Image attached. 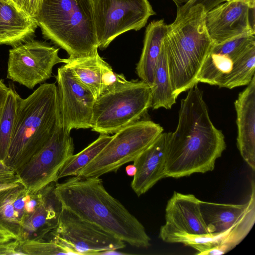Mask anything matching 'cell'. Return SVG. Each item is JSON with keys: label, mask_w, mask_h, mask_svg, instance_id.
<instances>
[{"label": "cell", "mask_w": 255, "mask_h": 255, "mask_svg": "<svg viewBox=\"0 0 255 255\" xmlns=\"http://www.w3.org/2000/svg\"><path fill=\"white\" fill-rule=\"evenodd\" d=\"M255 45L234 61L231 71L220 80L218 86L231 89L248 85L255 76Z\"/></svg>", "instance_id": "24"}, {"label": "cell", "mask_w": 255, "mask_h": 255, "mask_svg": "<svg viewBox=\"0 0 255 255\" xmlns=\"http://www.w3.org/2000/svg\"><path fill=\"white\" fill-rule=\"evenodd\" d=\"M62 207L125 243L147 248L151 239L142 223L105 189L100 177L74 176L56 183Z\"/></svg>", "instance_id": "2"}, {"label": "cell", "mask_w": 255, "mask_h": 255, "mask_svg": "<svg viewBox=\"0 0 255 255\" xmlns=\"http://www.w3.org/2000/svg\"><path fill=\"white\" fill-rule=\"evenodd\" d=\"M20 98L13 85H10L0 117V160H4L7 155Z\"/></svg>", "instance_id": "25"}, {"label": "cell", "mask_w": 255, "mask_h": 255, "mask_svg": "<svg viewBox=\"0 0 255 255\" xmlns=\"http://www.w3.org/2000/svg\"><path fill=\"white\" fill-rule=\"evenodd\" d=\"M150 88V108L152 109L163 108L169 110L176 103L177 97L174 94L172 88L163 41L161 51L154 69L153 85Z\"/></svg>", "instance_id": "23"}, {"label": "cell", "mask_w": 255, "mask_h": 255, "mask_svg": "<svg viewBox=\"0 0 255 255\" xmlns=\"http://www.w3.org/2000/svg\"><path fill=\"white\" fill-rule=\"evenodd\" d=\"M28 194L21 183L0 190V227L19 240L21 226L27 215Z\"/></svg>", "instance_id": "21"}, {"label": "cell", "mask_w": 255, "mask_h": 255, "mask_svg": "<svg viewBox=\"0 0 255 255\" xmlns=\"http://www.w3.org/2000/svg\"><path fill=\"white\" fill-rule=\"evenodd\" d=\"M176 4L177 7H180L186 3H188L190 0H172Z\"/></svg>", "instance_id": "37"}, {"label": "cell", "mask_w": 255, "mask_h": 255, "mask_svg": "<svg viewBox=\"0 0 255 255\" xmlns=\"http://www.w3.org/2000/svg\"><path fill=\"white\" fill-rule=\"evenodd\" d=\"M21 11L28 16L35 18L40 6L41 0H10Z\"/></svg>", "instance_id": "30"}, {"label": "cell", "mask_w": 255, "mask_h": 255, "mask_svg": "<svg viewBox=\"0 0 255 255\" xmlns=\"http://www.w3.org/2000/svg\"><path fill=\"white\" fill-rule=\"evenodd\" d=\"M151 88L142 81H127L100 96L94 104L92 130L115 133L143 117L151 107Z\"/></svg>", "instance_id": "6"}, {"label": "cell", "mask_w": 255, "mask_h": 255, "mask_svg": "<svg viewBox=\"0 0 255 255\" xmlns=\"http://www.w3.org/2000/svg\"><path fill=\"white\" fill-rule=\"evenodd\" d=\"M59 48L30 39L9 50L6 78L29 89L49 79L53 67L62 63Z\"/></svg>", "instance_id": "12"}, {"label": "cell", "mask_w": 255, "mask_h": 255, "mask_svg": "<svg viewBox=\"0 0 255 255\" xmlns=\"http://www.w3.org/2000/svg\"><path fill=\"white\" fill-rule=\"evenodd\" d=\"M99 48H106L121 34L139 30L156 14L148 0H93Z\"/></svg>", "instance_id": "8"}, {"label": "cell", "mask_w": 255, "mask_h": 255, "mask_svg": "<svg viewBox=\"0 0 255 255\" xmlns=\"http://www.w3.org/2000/svg\"><path fill=\"white\" fill-rule=\"evenodd\" d=\"M9 90V87L5 85L2 79H0V117Z\"/></svg>", "instance_id": "32"}, {"label": "cell", "mask_w": 255, "mask_h": 255, "mask_svg": "<svg viewBox=\"0 0 255 255\" xmlns=\"http://www.w3.org/2000/svg\"><path fill=\"white\" fill-rule=\"evenodd\" d=\"M255 45V34H245L224 42L215 44L211 52L227 55L234 62L248 49Z\"/></svg>", "instance_id": "28"}, {"label": "cell", "mask_w": 255, "mask_h": 255, "mask_svg": "<svg viewBox=\"0 0 255 255\" xmlns=\"http://www.w3.org/2000/svg\"><path fill=\"white\" fill-rule=\"evenodd\" d=\"M35 18L43 37L69 57L98 52L93 0H41Z\"/></svg>", "instance_id": "5"}, {"label": "cell", "mask_w": 255, "mask_h": 255, "mask_svg": "<svg viewBox=\"0 0 255 255\" xmlns=\"http://www.w3.org/2000/svg\"><path fill=\"white\" fill-rule=\"evenodd\" d=\"M226 147L224 135L212 123L196 84L181 100L177 126L170 133L165 176L178 178L211 171Z\"/></svg>", "instance_id": "1"}, {"label": "cell", "mask_w": 255, "mask_h": 255, "mask_svg": "<svg viewBox=\"0 0 255 255\" xmlns=\"http://www.w3.org/2000/svg\"><path fill=\"white\" fill-rule=\"evenodd\" d=\"M163 131L159 124L149 120H139L123 128L77 176L100 177L116 172L133 162Z\"/></svg>", "instance_id": "7"}, {"label": "cell", "mask_w": 255, "mask_h": 255, "mask_svg": "<svg viewBox=\"0 0 255 255\" xmlns=\"http://www.w3.org/2000/svg\"><path fill=\"white\" fill-rule=\"evenodd\" d=\"M20 180L15 170L0 160V181Z\"/></svg>", "instance_id": "31"}, {"label": "cell", "mask_w": 255, "mask_h": 255, "mask_svg": "<svg viewBox=\"0 0 255 255\" xmlns=\"http://www.w3.org/2000/svg\"><path fill=\"white\" fill-rule=\"evenodd\" d=\"M56 79L62 125L70 133L91 128L96 101L92 92L63 66L58 68Z\"/></svg>", "instance_id": "13"}, {"label": "cell", "mask_w": 255, "mask_h": 255, "mask_svg": "<svg viewBox=\"0 0 255 255\" xmlns=\"http://www.w3.org/2000/svg\"><path fill=\"white\" fill-rule=\"evenodd\" d=\"M20 180L0 181V190L6 189L20 183Z\"/></svg>", "instance_id": "34"}, {"label": "cell", "mask_w": 255, "mask_h": 255, "mask_svg": "<svg viewBox=\"0 0 255 255\" xmlns=\"http://www.w3.org/2000/svg\"><path fill=\"white\" fill-rule=\"evenodd\" d=\"M14 240H18L16 236L0 227V244L10 242Z\"/></svg>", "instance_id": "33"}, {"label": "cell", "mask_w": 255, "mask_h": 255, "mask_svg": "<svg viewBox=\"0 0 255 255\" xmlns=\"http://www.w3.org/2000/svg\"><path fill=\"white\" fill-rule=\"evenodd\" d=\"M37 26L35 18L19 10L10 0H0V45L14 47L31 39Z\"/></svg>", "instance_id": "20"}, {"label": "cell", "mask_w": 255, "mask_h": 255, "mask_svg": "<svg viewBox=\"0 0 255 255\" xmlns=\"http://www.w3.org/2000/svg\"><path fill=\"white\" fill-rule=\"evenodd\" d=\"M168 29L169 24L162 19L151 21L145 30L143 47L136 71L141 80L150 87L153 85L154 69L162 42Z\"/></svg>", "instance_id": "22"}, {"label": "cell", "mask_w": 255, "mask_h": 255, "mask_svg": "<svg viewBox=\"0 0 255 255\" xmlns=\"http://www.w3.org/2000/svg\"><path fill=\"white\" fill-rule=\"evenodd\" d=\"M170 133H161L133 161L136 170L130 186L138 196L166 178L165 168Z\"/></svg>", "instance_id": "17"}, {"label": "cell", "mask_w": 255, "mask_h": 255, "mask_svg": "<svg viewBox=\"0 0 255 255\" xmlns=\"http://www.w3.org/2000/svg\"><path fill=\"white\" fill-rule=\"evenodd\" d=\"M223 2V0H190L184 5L177 8L175 19L182 17L190 7L195 5L198 4L202 5L206 11L208 12Z\"/></svg>", "instance_id": "29"}, {"label": "cell", "mask_w": 255, "mask_h": 255, "mask_svg": "<svg viewBox=\"0 0 255 255\" xmlns=\"http://www.w3.org/2000/svg\"><path fill=\"white\" fill-rule=\"evenodd\" d=\"M64 67L86 87L96 100L102 94L125 83L128 80L123 74L115 73L99 54L62 59Z\"/></svg>", "instance_id": "15"}, {"label": "cell", "mask_w": 255, "mask_h": 255, "mask_svg": "<svg viewBox=\"0 0 255 255\" xmlns=\"http://www.w3.org/2000/svg\"><path fill=\"white\" fill-rule=\"evenodd\" d=\"M251 9L240 2L226 1L207 12L206 27L215 44L242 34H255V25L250 20Z\"/></svg>", "instance_id": "14"}, {"label": "cell", "mask_w": 255, "mask_h": 255, "mask_svg": "<svg viewBox=\"0 0 255 255\" xmlns=\"http://www.w3.org/2000/svg\"><path fill=\"white\" fill-rule=\"evenodd\" d=\"M50 234L51 240L73 255H103L126 247L124 241L64 207L56 228Z\"/></svg>", "instance_id": "11"}, {"label": "cell", "mask_w": 255, "mask_h": 255, "mask_svg": "<svg viewBox=\"0 0 255 255\" xmlns=\"http://www.w3.org/2000/svg\"></svg>", "instance_id": "38"}, {"label": "cell", "mask_w": 255, "mask_h": 255, "mask_svg": "<svg viewBox=\"0 0 255 255\" xmlns=\"http://www.w3.org/2000/svg\"><path fill=\"white\" fill-rule=\"evenodd\" d=\"M61 125L55 83L41 84L25 99L20 98L5 163L16 173Z\"/></svg>", "instance_id": "3"}, {"label": "cell", "mask_w": 255, "mask_h": 255, "mask_svg": "<svg viewBox=\"0 0 255 255\" xmlns=\"http://www.w3.org/2000/svg\"><path fill=\"white\" fill-rule=\"evenodd\" d=\"M136 167L133 164L128 165L126 167V171L128 175L133 176L136 173Z\"/></svg>", "instance_id": "36"}, {"label": "cell", "mask_w": 255, "mask_h": 255, "mask_svg": "<svg viewBox=\"0 0 255 255\" xmlns=\"http://www.w3.org/2000/svg\"><path fill=\"white\" fill-rule=\"evenodd\" d=\"M223 1H237L247 5L250 8L255 9V0H223Z\"/></svg>", "instance_id": "35"}, {"label": "cell", "mask_w": 255, "mask_h": 255, "mask_svg": "<svg viewBox=\"0 0 255 255\" xmlns=\"http://www.w3.org/2000/svg\"><path fill=\"white\" fill-rule=\"evenodd\" d=\"M200 209L209 233L216 235L225 253L239 245L255 222V186L244 204H225L200 201Z\"/></svg>", "instance_id": "9"}, {"label": "cell", "mask_w": 255, "mask_h": 255, "mask_svg": "<svg viewBox=\"0 0 255 255\" xmlns=\"http://www.w3.org/2000/svg\"><path fill=\"white\" fill-rule=\"evenodd\" d=\"M237 113V144L240 153L255 170V76L235 102Z\"/></svg>", "instance_id": "18"}, {"label": "cell", "mask_w": 255, "mask_h": 255, "mask_svg": "<svg viewBox=\"0 0 255 255\" xmlns=\"http://www.w3.org/2000/svg\"><path fill=\"white\" fill-rule=\"evenodd\" d=\"M74 151L70 133L61 125L16 174L28 193L37 192L51 183H57L59 170Z\"/></svg>", "instance_id": "10"}, {"label": "cell", "mask_w": 255, "mask_h": 255, "mask_svg": "<svg viewBox=\"0 0 255 255\" xmlns=\"http://www.w3.org/2000/svg\"><path fill=\"white\" fill-rule=\"evenodd\" d=\"M112 136L100 134L97 139L80 152L73 154L65 162L58 174L57 178L77 176L81 170L91 161L112 139Z\"/></svg>", "instance_id": "26"}, {"label": "cell", "mask_w": 255, "mask_h": 255, "mask_svg": "<svg viewBox=\"0 0 255 255\" xmlns=\"http://www.w3.org/2000/svg\"><path fill=\"white\" fill-rule=\"evenodd\" d=\"M19 250L22 255H73L65 247L53 240L27 239L19 241Z\"/></svg>", "instance_id": "27"}, {"label": "cell", "mask_w": 255, "mask_h": 255, "mask_svg": "<svg viewBox=\"0 0 255 255\" xmlns=\"http://www.w3.org/2000/svg\"><path fill=\"white\" fill-rule=\"evenodd\" d=\"M56 183L42 189V201L24 218L19 241L41 240L56 228L62 205L55 193Z\"/></svg>", "instance_id": "19"}, {"label": "cell", "mask_w": 255, "mask_h": 255, "mask_svg": "<svg viewBox=\"0 0 255 255\" xmlns=\"http://www.w3.org/2000/svg\"><path fill=\"white\" fill-rule=\"evenodd\" d=\"M200 200L192 194L174 191L165 208V223L159 232L209 233L200 209Z\"/></svg>", "instance_id": "16"}, {"label": "cell", "mask_w": 255, "mask_h": 255, "mask_svg": "<svg viewBox=\"0 0 255 255\" xmlns=\"http://www.w3.org/2000/svg\"><path fill=\"white\" fill-rule=\"evenodd\" d=\"M206 12L201 4L192 6L169 24L163 39L172 88L177 97L197 84V77L215 44L206 27Z\"/></svg>", "instance_id": "4"}]
</instances>
